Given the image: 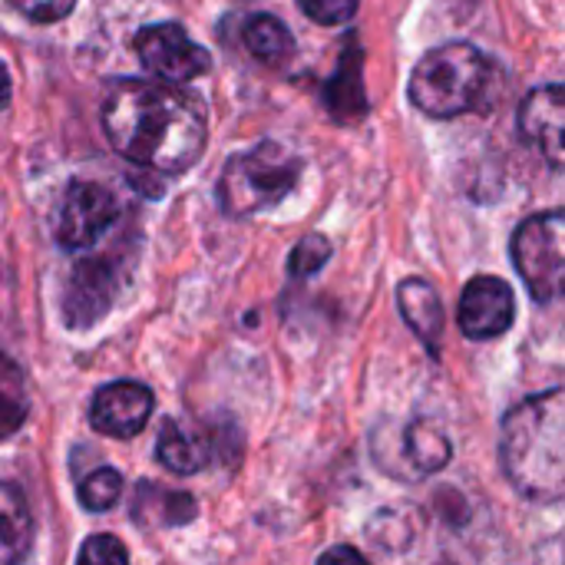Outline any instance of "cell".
Wrapping results in <instances>:
<instances>
[{
    "instance_id": "1",
    "label": "cell",
    "mask_w": 565,
    "mask_h": 565,
    "mask_svg": "<svg viewBox=\"0 0 565 565\" xmlns=\"http://www.w3.org/2000/svg\"><path fill=\"white\" fill-rule=\"evenodd\" d=\"M103 132L132 166L182 175L205 152V109L175 83L116 79L103 103Z\"/></svg>"
},
{
    "instance_id": "2",
    "label": "cell",
    "mask_w": 565,
    "mask_h": 565,
    "mask_svg": "<svg viewBox=\"0 0 565 565\" xmlns=\"http://www.w3.org/2000/svg\"><path fill=\"white\" fill-rule=\"evenodd\" d=\"M500 460L507 480L536 503L565 493V394L559 387L526 397L503 420Z\"/></svg>"
},
{
    "instance_id": "3",
    "label": "cell",
    "mask_w": 565,
    "mask_h": 565,
    "mask_svg": "<svg viewBox=\"0 0 565 565\" xmlns=\"http://www.w3.org/2000/svg\"><path fill=\"white\" fill-rule=\"evenodd\" d=\"M493 83V60L473 43H444L420 56L411 73V103L434 116L454 119L473 109H487V93Z\"/></svg>"
},
{
    "instance_id": "4",
    "label": "cell",
    "mask_w": 565,
    "mask_h": 565,
    "mask_svg": "<svg viewBox=\"0 0 565 565\" xmlns=\"http://www.w3.org/2000/svg\"><path fill=\"white\" fill-rule=\"evenodd\" d=\"M301 175V159L281 142H262L252 152H238L225 162L218 179V205L232 218L255 215L281 202Z\"/></svg>"
},
{
    "instance_id": "5",
    "label": "cell",
    "mask_w": 565,
    "mask_h": 565,
    "mask_svg": "<svg viewBox=\"0 0 565 565\" xmlns=\"http://www.w3.org/2000/svg\"><path fill=\"white\" fill-rule=\"evenodd\" d=\"M513 262L523 275L533 301L553 305L563 295L565 278V222L563 212H543L526 218L513 235Z\"/></svg>"
},
{
    "instance_id": "6",
    "label": "cell",
    "mask_w": 565,
    "mask_h": 565,
    "mask_svg": "<svg viewBox=\"0 0 565 565\" xmlns=\"http://www.w3.org/2000/svg\"><path fill=\"white\" fill-rule=\"evenodd\" d=\"M374 460L397 480H424L450 463V440L434 420L384 424L374 434Z\"/></svg>"
},
{
    "instance_id": "7",
    "label": "cell",
    "mask_w": 565,
    "mask_h": 565,
    "mask_svg": "<svg viewBox=\"0 0 565 565\" xmlns=\"http://www.w3.org/2000/svg\"><path fill=\"white\" fill-rule=\"evenodd\" d=\"M116 215H119V205L106 185L76 179L63 189V199L56 205L53 235L63 248H89L109 232Z\"/></svg>"
},
{
    "instance_id": "8",
    "label": "cell",
    "mask_w": 565,
    "mask_h": 565,
    "mask_svg": "<svg viewBox=\"0 0 565 565\" xmlns=\"http://www.w3.org/2000/svg\"><path fill=\"white\" fill-rule=\"evenodd\" d=\"M116 275H119L116 265L109 258H96V255L73 265V271L63 285V295H60V315H63L66 328L86 331L109 315V308L119 295Z\"/></svg>"
},
{
    "instance_id": "9",
    "label": "cell",
    "mask_w": 565,
    "mask_h": 565,
    "mask_svg": "<svg viewBox=\"0 0 565 565\" xmlns=\"http://www.w3.org/2000/svg\"><path fill=\"white\" fill-rule=\"evenodd\" d=\"M136 53L146 63L149 73H156L166 83H189L202 73H209L212 56L205 46L189 40V33L179 23H152L136 33Z\"/></svg>"
},
{
    "instance_id": "10",
    "label": "cell",
    "mask_w": 565,
    "mask_h": 565,
    "mask_svg": "<svg viewBox=\"0 0 565 565\" xmlns=\"http://www.w3.org/2000/svg\"><path fill=\"white\" fill-rule=\"evenodd\" d=\"M513 318H516V298L503 278L477 275L473 281H467L457 305V321L470 341H490L507 334Z\"/></svg>"
},
{
    "instance_id": "11",
    "label": "cell",
    "mask_w": 565,
    "mask_h": 565,
    "mask_svg": "<svg viewBox=\"0 0 565 565\" xmlns=\"http://www.w3.org/2000/svg\"><path fill=\"white\" fill-rule=\"evenodd\" d=\"M152 407H156V401H152V391L146 384H139V381H116V384H106V387H99L93 394L89 424L103 437L132 440L136 434H142Z\"/></svg>"
},
{
    "instance_id": "12",
    "label": "cell",
    "mask_w": 565,
    "mask_h": 565,
    "mask_svg": "<svg viewBox=\"0 0 565 565\" xmlns=\"http://www.w3.org/2000/svg\"><path fill=\"white\" fill-rule=\"evenodd\" d=\"M563 122H565V103H563V86L550 83L533 89L523 106H520V132L540 146V152L546 156V162L553 169H563L565 162V139H563Z\"/></svg>"
},
{
    "instance_id": "13",
    "label": "cell",
    "mask_w": 565,
    "mask_h": 565,
    "mask_svg": "<svg viewBox=\"0 0 565 565\" xmlns=\"http://www.w3.org/2000/svg\"><path fill=\"white\" fill-rule=\"evenodd\" d=\"M324 109L338 119V122H358L367 116V93H364V53L361 43L354 40V33L344 43L341 63L334 70V76L324 83Z\"/></svg>"
},
{
    "instance_id": "14",
    "label": "cell",
    "mask_w": 565,
    "mask_h": 565,
    "mask_svg": "<svg viewBox=\"0 0 565 565\" xmlns=\"http://www.w3.org/2000/svg\"><path fill=\"white\" fill-rule=\"evenodd\" d=\"M397 305H401V315H404L407 328L437 358L440 341H444V305H440L437 288L430 281H424V278H407L397 288Z\"/></svg>"
},
{
    "instance_id": "15",
    "label": "cell",
    "mask_w": 565,
    "mask_h": 565,
    "mask_svg": "<svg viewBox=\"0 0 565 565\" xmlns=\"http://www.w3.org/2000/svg\"><path fill=\"white\" fill-rule=\"evenodd\" d=\"M156 457L169 473L192 477L212 463V437L199 427L166 420L159 430V440H156Z\"/></svg>"
},
{
    "instance_id": "16",
    "label": "cell",
    "mask_w": 565,
    "mask_h": 565,
    "mask_svg": "<svg viewBox=\"0 0 565 565\" xmlns=\"http://www.w3.org/2000/svg\"><path fill=\"white\" fill-rule=\"evenodd\" d=\"M199 513L195 500L189 493H175V490H166L152 480H142L136 487V497H132V520L136 526H146V530H175V526H185L192 523Z\"/></svg>"
},
{
    "instance_id": "17",
    "label": "cell",
    "mask_w": 565,
    "mask_h": 565,
    "mask_svg": "<svg viewBox=\"0 0 565 565\" xmlns=\"http://www.w3.org/2000/svg\"><path fill=\"white\" fill-rule=\"evenodd\" d=\"M33 543V513L20 487L0 480V565L20 563Z\"/></svg>"
},
{
    "instance_id": "18",
    "label": "cell",
    "mask_w": 565,
    "mask_h": 565,
    "mask_svg": "<svg viewBox=\"0 0 565 565\" xmlns=\"http://www.w3.org/2000/svg\"><path fill=\"white\" fill-rule=\"evenodd\" d=\"M245 50L262 60L265 66H285L295 56V36L285 26V20L271 17V13H255L245 30H242Z\"/></svg>"
},
{
    "instance_id": "19",
    "label": "cell",
    "mask_w": 565,
    "mask_h": 565,
    "mask_svg": "<svg viewBox=\"0 0 565 565\" xmlns=\"http://www.w3.org/2000/svg\"><path fill=\"white\" fill-rule=\"evenodd\" d=\"M30 417V384L23 367L0 351V440H10Z\"/></svg>"
},
{
    "instance_id": "20",
    "label": "cell",
    "mask_w": 565,
    "mask_h": 565,
    "mask_svg": "<svg viewBox=\"0 0 565 565\" xmlns=\"http://www.w3.org/2000/svg\"><path fill=\"white\" fill-rule=\"evenodd\" d=\"M119 497H122V477H119V470H113V467L93 470V473L79 483V490H76V500H79V507H83L86 513H106V510L116 507Z\"/></svg>"
},
{
    "instance_id": "21",
    "label": "cell",
    "mask_w": 565,
    "mask_h": 565,
    "mask_svg": "<svg viewBox=\"0 0 565 565\" xmlns=\"http://www.w3.org/2000/svg\"><path fill=\"white\" fill-rule=\"evenodd\" d=\"M331 258V242L324 235H305L295 248H291V258H288V271L295 278H308V275H318Z\"/></svg>"
},
{
    "instance_id": "22",
    "label": "cell",
    "mask_w": 565,
    "mask_h": 565,
    "mask_svg": "<svg viewBox=\"0 0 565 565\" xmlns=\"http://www.w3.org/2000/svg\"><path fill=\"white\" fill-rule=\"evenodd\" d=\"M301 13L321 26H338V23H348L354 20L361 0H298Z\"/></svg>"
},
{
    "instance_id": "23",
    "label": "cell",
    "mask_w": 565,
    "mask_h": 565,
    "mask_svg": "<svg viewBox=\"0 0 565 565\" xmlns=\"http://www.w3.org/2000/svg\"><path fill=\"white\" fill-rule=\"evenodd\" d=\"M79 563L122 565V563H129V550H126L116 536H109V533H96V536H89V540L83 543V550H79Z\"/></svg>"
},
{
    "instance_id": "24",
    "label": "cell",
    "mask_w": 565,
    "mask_h": 565,
    "mask_svg": "<svg viewBox=\"0 0 565 565\" xmlns=\"http://www.w3.org/2000/svg\"><path fill=\"white\" fill-rule=\"evenodd\" d=\"M13 10H20L26 20H36V23H56L63 20L76 0H7Z\"/></svg>"
},
{
    "instance_id": "25",
    "label": "cell",
    "mask_w": 565,
    "mask_h": 565,
    "mask_svg": "<svg viewBox=\"0 0 565 565\" xmlns=\"http://www.w3.org/2000/svg\"><path fill=\"white\" fill-rule=\"evenodd\" d=\"M321 563H367L361 550L354 546H334L328 553H321Z\"/></svg>"
},
{
    "instance_id": "26",
    "label": "cell",
    "mask_w": 565,
    "mask_h": 565,
    "mask_svg": "<svg viewBox=\"0 0 565 565\" xmlns=\"http://www.w3.org/2000/svg\"><path fill=\"white\" fill-rule=\"evenodd\" d=\"M10 73H7V66L0 63V109H7L10 106Z\"/></svg>"
}]
</instances>
